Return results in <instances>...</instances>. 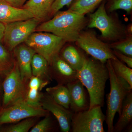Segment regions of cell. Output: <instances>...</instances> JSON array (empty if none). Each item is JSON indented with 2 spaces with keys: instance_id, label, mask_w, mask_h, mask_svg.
<instances>
[{
  "instance_id": "obj_1",
  "label": "cell",
  "mask_w": 132,
  "mask_h": 132,
  "mask_svg": "<svg viewBox=\"0 0 132 132\" xmlns=\"http://www.w3.org/2000/svg\"><path fill=\"white\" fill-rule=\"evenodd\" d=\"M78 76L89 94V109L97 106L103 107L106 84L109 79L106 63L87 57L82 69L78 72Z\"/></svg>"
},
{
  "instance_id": "obj_2",
  "label": "cell",
  "mask_w": 132,
  "mask_h": 132,
  "mask_svg": "<svg viewBox=\"0 0 132 132\" xmlns=\"http://www.w3.org/2000/svg\"><path fill=\"white\" fill-rule=\"evenodd\" d=\"M53 17L40 24L35 31L52 33L66 42H75L81 32L87 27L88 22L85 15L69 9L59 10Z\"/></svg>"
},
{
  "instance_id": "obj_3",
  "label": "cell",
  "mask_w": 132,
  "mask_h": 132,
  "mask_svg": "<svg viewBox=\"0 0 132 132\" xmlns=\"http://www.w3.org/2000/svg\"><path fill=\"white\" fill-rule=\"evenodd\" d=\"M106 0L99 6L94 13L89 15L87 27L100 31V39L108 44L123 39L128 35L126 26L115 12L108 13L105 8Z\"/></svg>"
},
{
  "instance_id": "obj_4",
  "label": "cell",
  "mask_w": 132,
  "mask_h": 132,
  "mask_svg": "<svg viewBox=\"0 0 132 132\" xmlns=\"http://www.w3.org/2000/svg\"><path fill=\"white\" fill-rule=\"evenodd\" d=\"M106 65L108 69L110 83V92L107 97L106 121L108 131L113 132V121L115 114L119 116L122 110L123 101L128 94L131 91L132 87L123 78L114 72L111 60L107 61Z\"/></svg>"
},
{
  "instance_id": "obj_5",
  "label": "cell",
  "mask_w": 132,
  "mask_h": 132,
  "mask_svg": "<svg viewBox=\"0 0 132 132\" xmlns=\"http://www.w3.org/2000/svg\"><path fill=\"white\" fill-rule=\"evenodd\" d=\"M66 43L61 38L47 32L33 33L25 42L36 53L44 57L49 65L59 55Z\"/></svg>"
},
{
  "instance_id": "obj_6",
  "label": "cell",
  "mask_w": 132,
  "mask_h": 132,
  "mask_svg": "<svg viewBox=\"0 0 132 132\" xmlns=\"http://www.w3.org/2000/svg\"><path fill=\"white\" fill-rule=\"evenodd\" d=\"M28 83L22 79L18 64L15 60L13 68L3 80L2 108L7 107L21 102L26 101Z\"/></svg>"
},
{
  "instance_id": "obj_7",
  "label": "cell",
  "mask_w": 132,
  "mask_h": 132,
  "mask_svg": "<svg viewBox=\"0 0 132 132\" xmlns=\"http://www.w3.org/2000/svg\"><path fill=\"white\" fill-rule=\"evenodd\" d=\"M41 22L36 18L19 21L5 24L2 43L11 52L18 45L25 42Z\"/></svg>"
},
{
  "instance_id": "obj_8",
  "label": "cell",
  "mask_w": 132,
  "mask_h": 132,
  "mask_svg": "<svg viewBox=\"0 0 132 132\" xmlns=\"http://www.w3.org/2000/svg\"><path fill=\"white\" fill-rule=\"evenodd\" d=\"M75 43L86 54L102 63L105 64L109 60L117 59L109 44L99 39L92 30L81 31Z\"/></svg>"
},
{
  "instance_id": "obj_9",
  "label": "cell",
  "mask_w": 132,
  "mask_h": 132,
  "mask_svg": "<svg viewBox=\"0 0 132 132\" xmlns=\"http://www.w3.org/2000/svg\"><path fill=\"white\" fill-rule=\"evenodd\" d=\"M101 107L73 112L71 117V131L72 132H104L103 124L106 116Z\"/></svg>"
},
{
  "instance_id": "obj_10",
  "label": "cell",
  "mask_w": 132,
  "mask_h": 132,
  "mask_svg": "<svg viewBox=\"0 0 132 132\" xmlns=\"http://www.w3.org/2000/svg\"><path fill=\"white\" fill-rule=\"evenodd\" d=\"M49 111L42 108L31 106L22 101L6 108H0V126L19 122L32 117L46 116Z\"/></svg>"
},
{
  "instance_id": "obj_11",
  "label": "cell",
  "mask_w": 132,
  "mask_h": 132,
  "mask_svg": "<svg viewBox=\"0 0 132 132\" xmlns=\"http://www.w3.org/2000/svg\"><path fill=\"white\" fill-rule=\"evenodd\" d=\"M42 107L54 116L62 132L71 131V117L73 112L57 103L47 93H43L41 101Z\"/></svg>"
},
{
  "instance_id": "obj_12",
  "label": "cell",
  "mask_w": 132,
  "mask_h": 132,
  "mask_svg": "<svg viewBox=\"0 0 132 132\" xmlns=\"http://www.w3.org/2000/svg\"><path fill=\"white\" fill-rule=\"evenodd\" d=\"M52 79L58 84L67 85L79 79L78 72L76 71L58 55L50 65Z\"/></svg>"
},
{
  "instance_id": "obj_13",
  "label": "cell",
  "mask_w": 132,
  "mask_h": 132,
  "mask_svg": "<svg viewBox=\"0 0 132 132\" xmlns=\"http://www.w3.org/2000/svg\"><path fill=\"white\" fill-rule=\"evenodd\" d=\"M15 60L19 67L22 80L28 82L32 77L31 62L35 52L26 43H22L13 51Z\"/></svg>"
},
{
  "instance_id": "obj_14",
  "label": "cell",
  "mask_w": 132,
  "mask_h": 132,
  "mask_svg": "<svg viewBox=\"0 0 132 132\" xmlns=\"http://www.w3.org/2000/svg\"><path fill=\"white\" fill-rule=\"evenodd\" d=\"M70 95V108L72 112L87 110L90 106L84 85L79 79L66 85Z\"/></svg>"
},
{
  "instance_id": "obj_15",
  "label": "cell",
  "mask_w": 132,
  "mask_h": 132,
  "mask_svg": "<svg viewBox=\"0 0 132 132\" xmlns=\"http://www.w3.org/2000/svg\"><path fill=\"white\" fill-rule=\"evenodd\" d=\"M34 17L27 10L13 7L4 0H0V22L5 24Z\"/></svg>"
},
{
  "instance_id": "obj_16",
  "label": "cell",
  "mask_w": 132,
  "mask_h": 132,
  "mask_svg": "<svg viewBox=\"0 0 132 132\" xmlns=\"http://www.w3.org/2000/svg\"><path fill=\"white\" fill-rule=\"evenodd\" d=\"M55 0H29L22 9L31 12L34 18L44 22L51 19L52 5Z\"/></svg>"
},
{
  "instance_id": "obj_17",
  "label": "cell",
  "mask_w": 132,
  "mask_h": 132,
  "mask_svg": "<svg viewBox=\"0 0 132 132\" xmlns=\"http://www.w3.org/2000/svg\"><path fill=\"white\" fill-rule=\"evenodd\" d=\"M49 83L43 81L39 78L32 76L27 87L26 102L31 106L42 108L41 101L43 93L42 89Z\"/></svg>"
},
{
  "instance_id": "obj_18",
  "label": "cell",
  "mask_w": 132,
  "mask_h": 132,
  "mask_svg": "<svg viewBox=\"0 0 132 132\" xmlns=\"http://www.w3.org/2000/svg\"><path fill=\"white\" fill-rule=\"evenodd\" d=\"M59 55L72 68L78 72L82 69L87 57L78 47L72 45L63 47Z\"/></svg>"
},
{
  "instance_id": "obj_19",
  "label": "cell",
  "mask_w": 132,
  "mask_h": 132,
  "mask_svg": "<svg viewBox=\"0 0 132 132\" xmlns=\"http://www.w3.org/2000/svg\"><path fill=\"white\" fill-rule=\"evenodd\" d=\"M132 91H130L123 101L121 113L117 123L113 126V132H121L132 129Z\"/></svg>"
},
{
  "instance_id": "obj_20",
  "label": "cell",
  "mask_w": 132,
  "mask_h": 132,
  "mask_svg": "<svg viewBox=\"0 0 132 132\" xmlns=\"http://www.w3.org/2000/svg\"><path fill=\"white\" fill-rule=\"evenodd\" d=\"M32 75L45 82L50 83L53 80L49 64L47 60L40 55L35 53L31 62Z\"/></svg>"
},
{
  "instance_id": "obj_21",
  "label": "cell",
  "mask_w": 132,
  "mask_h": 132,
  "mask_svg": "<svg viewBox=\"0 0 132 132\" xmlns=\"http://www.w3.org/2000/svg\"><path fill=\"white\" fill-rule=\"evenodd\" d=\"M46 92L58 104L67 109H70V95L66 85L58 84L46 88Z\"/></svg>"
},
{
  "instance_id": "obj_22",
  "label": "cell",
  "mask_w": 132,
  "mask_h": 132,
  "mask_svg": "<svg viewBox=\"0 0 132 132\" xmlns=\"http://www.w3.org/2000/svg\"><path fill=\"white\" fill-rule=\"evenodd\" d=\"M106 0H73L68 9L85 15L91 13Z\"/></svg>"
},
{
  "instance_id": "obj_23",
  "label": "cell",
  "mask_w": 132,
  "mask_h": 132,
  "mask_svg": "<svg viewBox=\"0 0 132 132\" xmlns=\"http://www.w3.org/2000/svg\"><path fill=\"white\" fill-rule=\"evenodd\" d=\"M39 117L26 118L19 122L0 126V132H28L40 120Z\"/></svg>"
},
{
  "instance_id": "obj_24",
  "label": "cell",
  "mask_w": 132,
  "mask_h": 132,
  "mask_svg": "<svg viewBox=\"0 0 132 132\" xmlns=\"http://www.w3.org/2000/svg\"><path fill=\"white\" fill-rule=\"evenodd\" d=\"M15 60L13 52L10 51L0 42V78L3 79L11 71Z\"/></svg>"
},
{
  "instance_id": "obj_25",
  "label": "cell",
  "mask_w": 132,
  "mask_h": 132,
  "mask_svg": "<svg viewBox=\"0 0 132 132\" xmlns=\"http://www.w3.org/2000/svg\"><path fill=\"white\" fill-rule=\"evenodd\" d=\"M115 73L126 81L132 87V69L118 59L110 60Z\"/></svg>"
},
{
  "instance_id": "obj_26",
  "label": "cell",
  "mask_w": 132,
  "mask_h": 132,
  "mask_svg": "<svg viewBox=\"0 0 132 132\" xmlns=\"http://www.w3.org/2000/svg\"><path fill=\"white\" fill-rule=\"evenodd\" d=\"M105 8L108 13L123 10L130 14L132 11V0H106Z\"/></svg>"
},
{
  "instance_id": "obj_27",
  "label": "cell",
  "mask_w": 132,
  "mask_h": 132,
  "mask_svg": "<svg viewBox=\"0 0 132 132\" xmlns=\"http://www.w3.org/2000/svg\"><path fill=\"white\" fill-rule=\"evenodd\" d=\"M108 44L111 49L118 50L132 57V35H128L123 39Z\"/></svg>"
},
{
  "instance_id": "obj_28",
  "label": "cell",
  "mask_w": 132,
  "mask_h": 132,
  "mask_svg": "<svg viewBox=\"0 0 132 132\" xmlns=\"http://www.w3.org/2000/svg\"><path fill=\"white\" fill-rule=\"evenodd\" d=\"M56 125L50 113L44 117V118L39 120L30 130V132H52L55 131Z\"/></svg>"
},
{
  "instance_id": "obj_29",
  "label": "cell",
  "mask_w": 132,
  "mask_h": 132,
  "mask_svg": "<svg viewBox=\"0 0 132 132\" xmlns=\"http://www.w3.org/2000/svg\"><path fill=\"white\" fill-rule=\"evenodd\" d=\"M73 0H55L52 7L51 15L52 17L58 11L65 6L69 7Z\"/></svg>"
},
{
  "instance_id": "obj_30",
  "label": "cell",
  "mask_w": 132,
  "mask_h": 132,
  "mask_svg": "<svg viewBox=\"0 0 132 132\" xmlns=\"http://www.w3.org/2000/svg\"><path fill=\"white\" fill-rule=\"evenodd\" d=\"M113 53L116 58L123 63L127 64L128 67L132 68V57L123 54L118 50H112Z\"/></svg>"
},
{
  "instance_id": "obj_31",
  "label": "cell",
  "mask_w": 132,
  "mask_h": 132,
  "mask_svg": "<svg viewBox=\"0 0 132 132\" xmlns=\"http://www.w3.org/2000/svg\"><path fill=\"white\" fill-rule=\"evenodd\" d=\"M10 5L17 8H22L27 0H4Z\"/></svg>"
},
{
  "instance_id": "obj_32",
  "label": "cell",
  "mask_w": 132,
  "mask_h": 132,
  "mask_svg": "<svg viewBox=\"0 0 132 132\" xmlns=\"http://www.w3.org/2000/svg\"><path fill=\"white\" fill-rule=\"evenodd\" d=\"M5 28V24L0 22V42L2 43Z\"/></svg>"
},
{
  "instance_id": "obj_33",
  "label": "cell",
  "mask_w": 132,
  "mask_h": 132,
  "mask_svg": "<svg viewBox=\"0 0 132 132\" xmlns=\"http://www.w3.org/2000/svg\"><path fill=\"white\" fill-rule=\"evenodd\" d=\"M2 79L0 78V108L2 107V105L3 95V90L2 87Z\"/></svg>"
},
{
  "instance_id": "obj_34",
  "label": "cell",
  "mask_w": 132,
  "mask_h": 132,
  "mask_svg": "<svg viewBox=\"0 0 132 132\" xmlns=\"http://www.w3.org/2000/svg\"><path fill=\"white\" fill-rule=\"evenodd\" d=\"M126 29L128 35H132V23L126 26Z\"/></svg>"
}]
</instances>
